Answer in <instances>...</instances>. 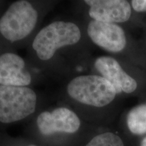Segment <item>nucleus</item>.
Returning <instances> with one entry per match:
<instances>
[{
	"mask_svg": "<svg viewBox=\"0 0 146 146\" xmlns=\"http://www.w3.org/2000/svg\"><path fill=\"white\" fill-rule=\"evenodd\" d=\"M28 146H38L36 145H34V144H31V145H29Z\"/></svg>",
	"mask_w": 146,
	"mask_h": 146,
	"instance_id": "nucleus-13",
	"label": "nucleus"
},
{
	"mask_svg": "<svg viewBox=\"0 0 146 146\" xmlns=\"http://www.w3.org/2000/svg\"><path fill=\"white\" fill-rule=\"evenodd\" d=\"M38 18L37 10L30 1H14L0 17V37L9 43L25 39L33 31Z\"/></svg>",
	"mask_w": 146,
	"mask_h": 146,
	"instance_id": "nucleus-3",
	"label": "nucleus"
},
{
	"mask_svg": "<svg viewBox=\"0 0 146 146\" xmlns=\"http://www.w3.org/2000/svg\"><path fill=\"white\" fill-rule=\"evenodd\" d=\"M127 125L133 134H146V104L137 106L129 111L127 116Z\"/></svg>",
	"mask_w": 146,
	"mask_h": 146,
	"instance_id": "nucleus-9",
	"label": "nucleus"
},
{
	"mask_svg": "<svg viewBox=\"0 0 146 146\" xmlns=\"http://www.w3.org/2000/svg\"><path fill=\"white\" fill-rule=\"evenodd\" d=\"M140 146H146V137L142 139Z\"/></svg>",
	"mask_w": 146,
	"mask_h": 146,
	"instance_id": "nucleus-12",
	"label": "nucleus"
},
{
	"mask_svg": "<svg viewBox=\"0 0 146 146\" xmlns=\"http://www.w3.org/2000/svg\"><path fill=\"white\" fill-rule=\"evenodd\" d=\"M85 146H125L122 139L112 132H106L97 135Z\"/></svg>",
	"mask_w": 146,
	"mask_h": 146,
	"instance_id": "nucleus-10",
	"label": "nucleus"
},
{
	"mask_svg": "<svg viewBox=\"0 0 146 146\" xmlns=\"http://www.w3.org/2000/svg\"><path fill=\"white\" fill-rule=\"evenodd\" d=\"M131 5L136 12H146V0H133L131 1Z\"/></svg>",
	"mask_w": 146,
	"mask_h": 146,
	"instance_id": "nucleus-11",
	"label": "nucleus"
},
{
	"mask_svg": "<svg viewBox=\"0 0 146 146\" xmlns=\"http://www.w3.org/2000/svg\"><path fill=\"white\" fill-rule=\"evenodd\" d=\"M81 38V29L75 23L57 21L43 27L36 35L32 47L40 60L49 61L63 47L74 45Z\"/></svg>",
	"mask_w": 146,
	"mask_h": 146,
	"instance_id": "nucleus-1",
	"label": "nucleus"
},
{
	"mask_svg": "<svg viewBox=\"0 0 146 146\" xmlns=\"http://www.w3.org/2000/svg\"><path fill=\"white\" fill-rule=\"evenodd\" d=\"M95 68L100 74L114 86L117 94L122 92L131 94L136 90L137 83L128 74L119 62L110 56H100L96 60Z\"/></svg>",
	"mask_w": 146,
	"mask_h": 146,
	"instance_id": "nucleus-8",
	"label": "nucleus"
},
{
	"mask_svg": "<svg viewBox=\"0 0 146 146\" xmlns=\"http://www.w3.org/2000/svg\"><path fill=\"white\" fill-rule=\"evenodd\" d=\"M87 34L95 44L109 52H121L127 45L125 33L117 24L91 20L87 26Z\"/></svg>",
	"mask_w": 146,
	"mask_h": 146,
	"instance_id": "nucleus-5",
	"label": "nucleus"
},
{
	"mask_svg": "<svg viewBox=\"0 0 146 146\" xmlns=\"http://www.w3.org/2000/svg\"><path fill=\"white\" fill-rule=\"evenodd\" d=\"M31 83L32 76L27 70L23 58L0 47V85L28 87Z\"/></svg>",
	"mask_w": 146,
	"mask_h": 146,
	"instance_id": "nucleus-6",
	"label": "nucleus"
},
{
	"mask_svg": "<svg viewBox=\"0 0 146 146\" xmlns=\"http://www.w3.org/2000/svg\"><path fill=\"white\" fill-rule=\"evenodd\" d=\"M66 93L76 103L95 108L109 105L117 95L112 84L98 74H85L72 78L67 84Z\"/></svg>",
	"mask_w": 146,
	"mask_h": 146,
	"instance_id": "nucleus-2",
	"label": "nucleus"
},
{
	"mask_svg": "<svg viewBox=\"0 0 146 146\" xmlns=\"http://www.w3.org/2000/svg\"><path fill=\"white\" fill-rule=\"evenodd\" d=\"M36 124L42 135L51 136L56 133L74 134L79 130L81 123L74 111L62 106L41 112Z\"/></svg>",
	"mask_w": 146,
	"mask_h": 146,
	"instance_id": "nucleus-4",
	"label": "nucleus"
},
{
	"mask_svg": "<svg viewBox=\"0 0 146 146\" xmlns=\"http://www.w3.org/2000/svg\"><path fill=\"white\" fill-rule=\"evenodd\" d=\"M93 20L108 23H123L130 19L131 7L126 0H86Z\"/></svg>",
	"mask_w": 146,
	"mask_h": 146,
	"instance_id": "nucleus-7",
	"label": "nucleus"
}]
</instances>
